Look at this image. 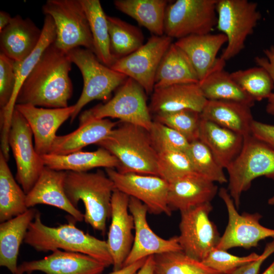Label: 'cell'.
Returning <instances> with one entry per match:
<instances>
[{"label":"cell","instance_id":"6da1fadb","mask_svg":"<svg viewBox=\"0 0 274 274\" xmlns=\"http://www.w3.org/2000/svg\"><path fill=\"white\" fill-rule=\"evenodd\" d=\"M72 63L66 53L58 48L54 43L50 45L24 81L16 105L29 104L47 108L68 107L73 93L69 76Z\"/></svg>","mask_w":274,"mask_h":274},{"label":"cell","instance_id":"7a4b0ae2","mask_svg":"<svg viewBox=\"0 0 274 274\" xmlns=\"http://www.w3.org/2000/svg\"><path fill=\"white\" fill-rule=\"evenodd\" d=\"M75 220L68 223L50 227L42 221L37 211L26 233L24 242L38 252L57 250L88 255L103 263L113 265V259L106 241L96 238L79 229Z\"/></svg>","mask_w":274,"mask_h":274},{"label":"cell","instance_id":"3957f363","mask_svg":"<svg viewBox=\"0 0 274 274\" xmlns=\"http://www.w3.org/2000/svg\"><path fill=\"white\" fill-rule=\"evenodd\" d=\"M66 172L64 189L67 198L76 208L82 201L84 221L105 234L107 220L111 217L112 197L116 189L113 182L100 170L95 173Z\"/></svg>","mask_w":274,"mask_h":274},{"label":"cell","instance_id":"277c9868","mask_svg":"<svg viewBox=\"0 0 274 274\" xmlns=\"http://www.w3.org/2000/svg\"><path fill=\"white\" fill-rule=\"evenodd\" d=\"M121 123L96 145L117 158L120 163L118 172L159 176L158 152L148 131L139 126Z\"/></svg>","mask_w":274,"mask_h":274},{"label":"cell","instance_id":"5b68a950","mask_svg":"<svg viewBox=\"0 0 274 274\" xmlns=\"http://www.w3.org/2000/svg\"><path fill=\"white\" fill-rule=\"evenodd\" d=\"M226 169L227 190L238 209L242 193L254 180L264 176L274 181V150L251 134L244 137L241 152Z\"/></svg>","mask_w":274,"mask_h":274},{"label":"cell","instance_id":"8992f818","mask_svg":"<svg viewBox=\"0 0 274 274\" xmlns=\"http://www.w3.org/2000/svg\"><path fill=\"white\" fill-rule=\"evenodd\" d=\"M67 54L72 62L80 70L83 80L81 94L74 105L75 111L71 117L72 122L90 101H108L111 98L112 92L119 88L128 77L102 63L89 49L79 47L70 50Z\"/></svg>","mask_w":274,"mask_h":274},{"label":"cell","instance_id":"52a82bcc","mask_svg":"<svg viewBox=\"0 0 274 274\" xmlns=\"http://www.w3.org/2000/svg\"><path fill=\"white\" fill-rule=\"evenodd\" d=\"M109 117L139 126L149 131L153 121L143 88L134 80L128 78L108 101L84 111L79 119L81 122L90 119Z\"/></svg>","mask_w":274,"mask_h":274},{"label":"cell","instance_id":"ba28073f","mask_svg":"<svg viewBox=\"0 0 274 274\" xmlns=\"http://www.w3.org/2000/svg\"><path fill=\"white\" fill-rule=\"evenodd\" d=\"M42 11L53 20L54 44L58 48L67 53L83 47L94 53L88 20L80 0H48L42 6Z\"/></svg>","mask_w":274,"mask_h":274},{"label":"cell","instance_id":"9c48e42d","mask_svg":"<svg viewBox=\"0 0 274 274\" xmlns=\"http://www.w3.org/2000/svg\"><path fill=\"white\" fill-rule=\"evenodd\" d=\"M217 28L227 38L220 58L226 61L238 54L252 35L261 15L256 2L248 0H218Z\"/></svg>","mask_w":274,"mask_h":274},{"label":"cell","instance_id":"30bf717a","mask_svg":"<svg viewBox=\"0 0 274 274\" xmlns=\"http://www.w3.org/2000/svg\"><path fill=\"white\" fill-rule=\"evenodd\" d=\"M218 0H177L166 7L164 35L177 40L210 33L217 24Z\"/></svg>","mask_w":274,"mask_h":274},{"label":"cell","instance_id":"8fae6325","mask_svg":"<svg viewBox=\"0 0 274 274\" xmlns=\"http://www.w3.org/2000/svg\"><path fill=\"white\" fill-rule=\"evenodd\" d=\"M212 209L208 202L180 212L179 245L186 255L200 261L217 247L221 238L209 218Z\"/></svg>","mask_w":274,"mask_h":274},{"label":"cell","instance_id":"7c38bea8","mask_svg":"<svg viewBox=\"0 0 274 274\" xmlns=\"http://www.w3.org/2000/svg\"><path fill=\"white\" fill-rule=\"evenodd\" d=\"M33 134L24 117L15 109L9 134V145L17 168L16 180L27 194L45 167L32 143Z\"/></svg>","mask_w":274,"mask_h":274},{"label":"cell","instance_id":"4fadbf2b","mask_svg":"<svg viewBox=\"0 0 274 274\" xmlns=\"http://www.w3.org/2000/svg\"><path fill=\"white\" fill-rule=\"evenodd\" d=\"M172 43L173 39L165 35H152L141 47L116 60L110 67L134 80L147 94H152L157 70Z\"/></svg>","mask_w":274,"mask_h":274},{"label":"cell","instance_id":"5bb4252c","mask_svg":"<svg viewBox=\"0 0 274 274\" xmlns=\"http://www.w3.org/2000/svg\"><path fill=\"white\" fill-rule=\"evenodd\" d=\"M218 193L225 204L228 221L216 248L224 250L236 247L248 249L257 247L260 241L266 238H274V229L260 224L261 214H239L227 189L221 188Z\"/></svg>","mask_w":274,"mask_h":274},{"label":"cell","instance_id":"9a60e30c","mask_svg":"<svg viewBox=\"0 0 274 274\" xmlns=\"http://www.w3.org/2000/svg\"><path fill=\"white\" fill-rule=\"evenodd\" d=\"M106 172L116 189L141 201L149 213L171 215L167 200L168 183L165 180L155 175L123 173L114 168H106Z\"/></svg>","mask_w":274,"mask_h":274},{"label":"cell","instance_id":"2e32d148","mask_svg":"<svg viewBox=\"0 0 274 274\" xmlns=\"http://www.w3.org/2000/svg\"><path fill=\"white\" fill-rule=\"evenodd\" d=\"M129 210L134 220V235L131 249L123 266L150 256L182 251L178 236L164 239L152 230L147 220L148 209L141 201L130 197Z\"/></svg>","mask_w":274,"mask_h":274},{"label":"cell","instance_id":"e0dca14e","mask_svg":"<svg viewBox=\"0 0 274 274\" xmlns=\"http://www.w3.org/2000/svg\"><path fill=\"white\" fill-rule=\"evenodd\" d=\"M130 197L115 189L111 200V222L107 241L113 270L121 268L133 245L134 220L129 210Z\"/></svg>","mask_w":274,"mask_h":274},{"label":"cell","instance_id":"ac0fdd59","mask_svg":"<svg viewBox=\"0 0 274 274\" xmlns=\"http://www.w3.org/2000/svg\"><path fill=\"white\" fill-rule=\"evenodd\" d=\"M15 109L29 125L35 150L40 156L49 154L57 130L75 111L74 105L63 108H44L29 104H16Z\"/></svg>","mask_w":274,"mask_h":274},{"label":"cell","instance_id":"d6986e66","mask_svg":"<svg viewBox=\"0 0 274 274\" xmlns=\"http://www.w3.org/2000/svg\"><path fill=\"white\" fill-rule=\"evenodd\" d=\"M56 39V28L53 19L45 15L42 35L33 51L21 61H14L16 84L12 98L8 105L0 110L1 146L4 149L9 147V134L12 115L15 110L16 99L24 81L40 60L44 51Z\"/></svg>","mask_w":274,"mask_h":274},{"label":"cell","instance_id":"ffe728a7","mask_svg":"<svg viewBox=\"0 0 274 274\" xmlns=\"http://www.w3.org/2000/svg\"><path fill=\"white\" fill-rule=\"evenodd\" d=\"M106 268L88 255L57 250L42 259L22 262L18 270L27 274L36 271L45 274H101Z\"/></svg>","mask_w":274,"mask_h":274},{"label":"cell","instance_id":"44dd1931","mask_svg":"<svg viewBox=\"0 0 274 274\" xmlns=\"http://www.w3.org/2000/svg\"><path fill=\"white\" fill-rule=\"evenodd\" d=\"M66 171H59L45 166L38 180L26 194L27 207L37 204L51 206L68 213L76 221L84 220V215L67 198L64 189Z\"/></svg>","mask_w":274,"mask_h":274},{"label":"cell","instance_id":"7402d4cb","mask_svg":"<svg viewBox=\"0 0 274 274\" xmlns=\"http://www.w3.org/2000/svg\"><path fill=\"white\" fill-rule=\"evenodd\" d=\"M149 106L155 115L191 110L200 113L208 100L198 83L180 84L154 88Z\"/></svg>","mask_w":274,"mask_h":274},{"label":"cell","instance_id":"603a6c76","mask_svg":"<svg viewBox=\"0 0 274 274\" xmlns=\"http://www.w3.org/2000/svg\"><path fill=\"white\" fill-rule=\"evenodd\" d=\"M218 191L214 182L193 173L168 183L167 200L172 211L180 212L211 202Z\"/></svg>","mask_w":274,"mask_h":274},{"label":"cell","instance_id":"cb8c5ba5","mask_svg":"<svg viewBox=\"0 0 274 274\" xmlns=\"http://www.w3.org/2000/svg\"><path fill=\"white\" fill-rule=\"evenodd\" d=\"M41 35L42 29L31 19L17 15L0 31L1 53L14 61H22L35 49Z\"/></svg>","mask_w":274,"mask_h":274},{"label":"cell","instance_id":"d4e9b609","mask_svg":"<svg viewBox=\"0 0 274 274\" xmlns=\"http://www.w3.org/2000/svg\"><path fill=\"white\" fill-rule=\"evenodd\" d=\"M227 38L222 33L189 36L175 42L186 55L198 77L203 79L214 68L219 50L225 43Z\"/></svg>","mask_w":274,"mask_h":274},{"label":"cell","instance_id":"484cf974","mask_svg":"<svg viewBox=\"0 0 274 274\" xmlns=\"http://www.w3.org/2000/svg\"><path fill=\"white\" fill-rule=\"evenodd\" d=\"M117 124L107 118L90 119L79 122L75 131L56 136L49 154L66 155L81 151L87 146L96 145L111 133Z\"/></svg>","mask_w":274,"mask_h":274},{"label":"cell","instance_id":"4316f807","mask_svg":"<svg viewBox=\"0 0 274 274\" xmlns=\"http://www.w3.org/2000/svg\"><path fill=\"white\" fill-rule=\"evenodd\" d=\"M199 140L208 147L221 166L226 169L241 152L244 137L201 118Z\"/></svg>","mask_w":274,"mask_h":274},{"label":"cell","instance_id":"83f0119b","mask_svg":"<svg viewBox=\"0 0 274 274\" xmlns=\"http://www.w3.org/2000/svg\"><path fill=\"white\" fill-rule=\"evenodd\" d=\"M37 210L28 209L25 213L0 224V265L17 274L19 249Z\"/></svg>","mask_w":274,"mask_h":274},{"label":"cell","instance_id":"f1b7e54d","mask_svg":"<svg viewBox=\"0 0 274 274\" xmlns=\"http://www.w3.org/2000/svg\"><path fill=\"white\" fill-rule=\"evenodd\" d=\"M251 108L235 101L208 100L200 117L245 137L251 134L254 120Z\"/></svg>","mask_w":274,"mask_h":274},{"label":"cell","instance_id":"f546056e","mask_svg":"<svg viewBox=\"0 0 274 274\" xmlns=\"http://www.w3.org/2000/svg\"><path fill=\"white\" fill-rule=\"evenodd\" d=\"M41 156L46 166L59 171L87 172L98 167L117 169L120 166L117 158L101 147L94 151H79L66 155L48 154Z\"/></svg>","mask_w":274,"mask_h":274},{"label":"cell","instance_id":"4dcf8cb0","mask_svg":"<svg viewBox=\"0 0 274 274\" xmlns=\"http://www.w3.org/2000/svg\"><path fill=\"white\" fill-rule=\"evenodd\" d=\"M224 60L218 58L212 71L198 82L199 88L208 100H227L242 103L252 108L254 100L232 79L224 70Z\"/></svg>","mask_w":274,"mask_h":274},{"label":"cell","instance_id":"1f68e13d","mask_svg":"<svg viewBox=\"0 0 274 274\" xmlns=\"http://www.w3.org/2000/svg\"><path fill=\"white\" fill-rule=\"evenodd\" d=\"M197 73L184 52L173 43L156 72L154 88L180 84L198 83Z\"/></svg>","mask_w":274,"mask_h":274},{"label":"cell","instance_id":"d6a6232c","mask_svg":"<svg viewBox=\"0 0 274 274\" xmlns=\"http://www.w3.org/2000/svg\"><path fill=\"white\" fill-rule=\"evenodd\" d=\"M166 0H115L114 4L120 12L131 17L153 35H164V23Z\"/></svg>","mask_w":274,"mask_h":274},{"label":"cell","instance_id":"836d02e7","mask_svg":"<svg viewBox=\"0 0 274 274\" xmlns=\"http://www.w3.org/2000/svg\"><path fill=\"white\" fill-rule=\"evenodd\" d=\"M0 152V222L2 223L25 213L28 208L26 194L14 179Z\"/></svg>","mask_w":274,"mask_h":274},{"label":"cell","instance_id":"e575fe53","mask_svg":"<svg viewBox=\"0 0 274 274\" xmlns=\"http://www.w3.org/2000/svg\"><path fill=\"white\" fill-rule=\"evenodd\" d=\"M88 20L94 53L104 64L111 67L115 62L110 49L107 15L99 0H80Z\"/></svg>","mask_w":274,"mask_h":274},{"label":"cell","instance_id":"d590c367","mask_svg":"<svg viewBox=\"0 0 274 274\" xmlns=\"http://www.w3.org/2000/svg\"><path fill=\"white\" fill-rule=\"evenodd\" d=\"M107 21L111 52L115 61L129 55L144 45V37L139 28L116 17L107 15Z\"/></svg>","mask_w":274,"mask_h":274},{"label":"cell","instance_id":"8d00e7d4","mask_svg":"<svg viewBox=\"0 0 274 274\" xmlns=\"http://www.w3.org/2000/svg\"><path fill=\"white\" fill-rule=\"evenodd\" d=\"M153 274H220L182 251L154 255Z\"/></svg>","mask_w":274,"mask_h":274},{"label":"cell","instance_id":"74e56055","mask_svg":"<svg viewBox=\"0 0 274 274\" xmlns=\"http://www.w3.org/2000/svg\"><path fill=\"white\" fill-rule=\"evenodd\" d=\"M232 79L255 101L267 99L274 89V83L268 73L257 66L230 73Z\"/></svg>","mask_w":274,"mask_h":274},{"label":"cell","instance_id":"f35d334b","mask_svg":"<svg viewBox=\"0 0 274 274\" xmlns=\"http://www.w3.org/2000/svg\"><path fill=\"white\" fill-rule=\"evenodd\" d=\"M187 154L195 172L213 182L227 183L224 168L217 162L208 148L199 140L190 143Z\"/></svg>","mask_w":274,"mask_h":274},{"label":"cell","instance_id":"ab89813d","mask_svg":"<svg viewBox=\"0 0 274 274\" xmlns=\"http://www.w3.org/2000/svg\"><path fill=\"white\" fill-rule=\"evenodd\" d=\"M155 121L175 129L191 143L199 140L200 113L191 110L155 115Z\"/></svg>","mask_w":274,"mask_h":274},{"label":"cell","instance_id":"60d3db41","mask_svg":"<svg viewBox=\"0 0 274 274\" xmlns=\"http://www.w3.org/2000/svg\"><path fill=\"white\" fill-rule=\"evenodd\" d=\"M158 170L168 183L196 173L186 153L176 150L158 152Z\"/></svg>","mask_w":274,"mask_h":274},{"label":"cell","instance_id":"b9f144b4","mask_svg":"<svg viewBox=\"0 0 274 274\" xmlns=\"http://www.w3.org/2000/svg\"><path fill=\"white\" fill-rule=\"evenodd\" d=\"M157 152L165 150H176L186 152L190 143L175 129L153 120L148 131Z\"/></svg>","mask_w":274,"mask_h":274},{"label":"cell","instance_id":"7bdbcfd3","mask_svg":"<svg viewBox=\"0 0 274 274\" xmlns=\"http://www.w3.org/2000/svg\"><path fill=\"white\" fill-rule=\"evenodd\" d=\"M260 255L256 253L238 256L227 250L214 248L202 262L220 274H231L239 267L257 259Z\"/></svg>","mask_w":274,"mask_h":274},{"label":"cell","instance_id":"ee69618b","mask_svg":"<svg viewBox=\"0 0 274 274\" xmlns=\"http://www.w3.org/2000/svg\"><path fill=\"white\" fill-rule=\"evenodd\" d=\"M16 84L14 61L0 53V109L9 103Z\"/></svg>","mask_w":274,"mask_h":274},{"label":"cell","instance_id":"f6af8a7d","mask_svg":"<svg viewBox=\"0 0 274 274\" xmlns=\"http://www.w3.org/2000/svg\"><path fill=\"white\" fill-rule=\"evenodd\" d=\"M264 57H256L255 61L257 66L264 68L270 75L274 83V46L264 50ZM266 111L274 115V92L267 98Z\"/></svg>","mask_w":274,"mask_h":274},{"label":"cell","instance_id":"bcb514c9","mask_svg":"<svg viewBox=\"0 0 274 274\" xmlns=\"http://www.w3.org/2000/svg\"><path fill=\"white\" fill-rule=\"evenodd\" d=\"M251 134L274 150V125L253 121Z\"/></svg>","mask_w":274,"mask_h":274},{"label":"cell","instance_id":"7dc6e473","mask_svg":"<svg viewBox=\"0 0 274 274\" xmlns=\"http://www.w3.org/2000/svg\"><path fill=\"white\" fill-rule=\"evenodd\" d=\"M273 253L274 238L266 244L262 253L257 259L239 267L231 274H258L262 263Z\"/></svg>","mask_w":274,"mask_h":274},{"label":"cell","instance_id":"c3c4849f","mask_svg":"<svg viewBox=\"0 0 274 274\" xmlns=\"http://www.w3.org/2000/svg\"><path fill=\"white\" fill-rule=\"evenodd\" d=\"M146 258L141 259L128 265L124 266L118 270H113L112 272L109 274H135L143 265Z\"/></svg>","mask_w":274,"mask_h":274},{"label":"cell","instance_id":"681fc988","mask_svg":"<svg viewBox=\"0 0 274 274\" xmlns=\"http://www.w3.org/2000/svg\"><path fill=\"white\" fill-rule=\"evenodd\" d=\"M154 266V255L148 256L135 274H153Z\"/></svg>","mask_w":274,"mask_h":274},{"label":"cell","instance_id":"f907efd6","mask_svg":"<svg viewBox=\"0 0 274 274\" xmlns=\"http://www.w3.org/2000/svg\"><path fill=\"white\" fill-rule=\"evenodd\" d=\"M12 18L8 13L4 11H0V31L10 23Z\"/></svg>","mask_w":274,"mask_h":274},{"label":"cell","instance_id":"816d5d0a","mask_svg":"<svg viewBox=\"0 0 274 274\" xmlns=\"http://www.w3.org/2000/svg\"><path fill=\"white\" fill-rule=\"evenodd\" d=\"M262 274H274V260Z\"/></svg>","mask_w":274,"mask_h":274},{"label":"cell","instance_id":"f5cc1de1","mask_svg":"<svg viewBox=\"0 0 274 274\" xmlns=\"http://www.w3.org/2000/svg\"><path fill=\"white\" fill-rule=\"evenodd\" d=\"M267 203L269 205H274V195L268 199Z\"/></svg>","mask_w":274,"mask_h":274},{"label":"cell","instance_id":"db71d44e","mask_svg":"<svg viewBox=\"0 0 274 274\" xmlns=\"http://www.w3.org/2000/svg\"><path fill=\"white\" fill-rule=\"evenodd\" d=\"M17 274H23V273L19 270L18 271Z\"/></svg>","mask_w":274,"mask_h":274}]
</instances>
